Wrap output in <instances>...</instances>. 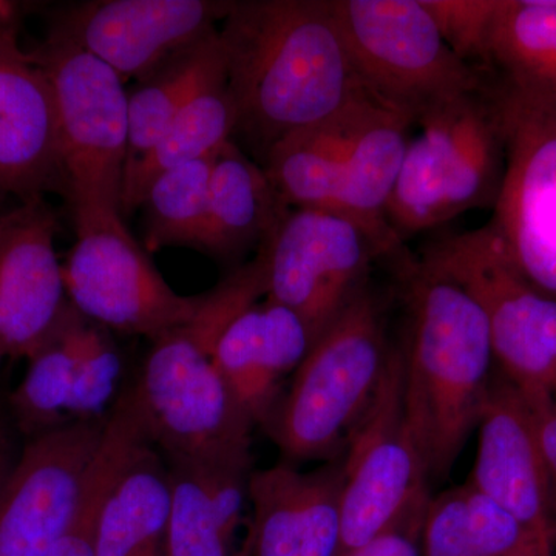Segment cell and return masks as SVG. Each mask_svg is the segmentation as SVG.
I'll return each mask as SVG.
<instances>
[{
    "label": "cell",
    "mask_w": 556,
    "mask_h": 556,
    "mask_svg": "<svg viewBox=\"0 0 556 556\" xmlns=\"http://www.w3.org/2000/svg\"><path fill=\"white\" fill-rule=\"evenodd\" d=\"M237 130L268 155L368 93L332 0L233 2L219 31Z\"/></svg>",
    "instance_id": "6da1fadb"
},
{
    "label": "cell",
    "mask_w": 556,
    "mask_h": 556,
    "mask_svg": "<svg viewBox=\"0 0 556 556\" xmlns=\"http://www.w3.org/2000/svg\"><path fill=\"white\" fill-rule=\"evenodd\" d=\"M408 305L405 402L430 478L453 467L478 426L495 364L473 295L426 257L399 258Z\"/></svg>",
    "instance_id": "7a4b0ae2"
},
{
    "label": "cell",
    "mask_w": 556,
    "mask_h": 556,
    "mask_svg": "<svg viewBox=\"0 0 556 556\" xmlns=\"http://www.w3.org/2000/svg\"><path fill=\"white\" fill-rule=\"evenodd\" d=\"M415 124L365 93L331 118L278 142L265 159L281 203L334 212L368 230L388 257L404 243L387 222V206Z\"/></svg>",
    "instance_id": "3957f363"
},
{
    "label": "cell",
    "mask_w": 556,
    "mask_h": 556,
    "mask_svg": "<svg viewBox=\"0 0 556 556\" xmlns=\"http://www.w3.org/2000/svg\"><path fill=\"white\" fill-rule=\"evenodd\" d=\"M417 127L387 206L388 225L402 243L464 212L495 207L506 172L503 109L489 79Z\"/></svg>",
    "instance_id": "277c9868"
},
{
    "label": "cell",
    "mask_w": 556,
    "mask_h": 556,
    "mask_svg": "<svg viewBox=\"0 0 556 556\" xmlns=\"http://www.w3.org/2000/svg\"><path fill=\"white\" fill-rule=\"evenodd\" d=\"M393 346L368 285L311 346L266 428L289 463L332 459L367 412Z\"/></svg>",
    "instance_id": "5b68a950"
},
{
    "label": "cell",
    "mask_w": 556,
    "mask_h": 556,
    "mask_svg": "<svg viewBox=\"0 0 556 556\" xmlns=\"http://www.w3.org/2000/svg\"><path fill=\"white\" fill-rule=\"evenodd\" d=\"M131 390L153 445L170 467L251 471L254 422L182 325L152 340Z\"/></svg>",
    "instance_id": "8992f818"
},
{
    "label": "cell",
    "mask_w": 556,
    "mask_h": 556,
    "mask_svg": "<svg viewBox=\"0 0 556 556\" xmlns=\"http://www.w3.org/2000/svg\"><path fill=\"white\" fill-rule=\"evenodd\" d=\"M53 91L62 190L73 212H121L129 152V93L105 62L60 31L30 53Z\"/></svg>",
    "instance_id": "52a82bcc"
},
{
    "label": "cell",
    "mask_w": 556,
    "mask_h": 556,
    "mask_svg": "<svg viewBox=\"0 0 556 556\" xmlns=\"http://www.w3.org/2000/svg\"><path fill=\"white\" fill-rule=\"evenodd\" d=\"M422 257L459 281L477 300L501 375L533 407L554 402L556 300L521 273L493 223L434 241Z\"/></svg>",
    "instance_id": "ba28073f"
},
{
    "label": "cell",
    "mask_w": 556,
    "mask_h": 556,
    "mask_svg": "<svg viewBox=\"0 0 556 556\" xmlns=\"http://www.w3.org/2000/svg\"><path fill=\"white\" fill-rule=\"evenodd\" d=\"M369 94L415 126L485 76L450 49L422 0H332Z\"/></svg>",
    "instance_id": "9c48e42d"
},
{
    "label": "cell",
    "mask_w": 556,
    "mask_h": 556,
    "mask_svg": "<svg viewBox=\"0 0 556 556\" xmlns=\"http://www.w3.org/2000/svg\"><path fill=\"white\" fill-rule=\"evenodd\" d=\"M76 243L62 265L68 302L109 331L155 340L188 324L201 298L167 285L113 211L75 214Z\"/></svg>",
    "instance_id": "30bf717a"
},
{
    "label": "cell",
    "mask_w": 556,
    "mask_h": 556,
    "mask_svg": "<svg viewBox=\"0 0 556 556\" xmlns=\"http://www.w3.org/2000/svg\"><path fill=\"white\" fill-rule=\"evenodd\" d=\"M345 452L340 460V552L361 546L430 493L426 456L408 420L402 350L393 348L382 382L348 437Z\"/></svg>",
    "instance_id": "8fae6325"
},
{
    "label": "cell",
    "mask_w": 556,
    "mask_h": 556,
    "mask_svg": "<svg viewBox=\"0 0 556 556\" xmlns=\"http://www.w3.org/2000/svg\"><path fill=\"white\" fill-rule=\"evenodd\" d=\"M266 299L294 311L316 340L369 285L388 257L358 223L318 208H288L260 248Z\"/></svg>",
    "instance_id": "7c38bea8"
},
{
    "label": "cell",
    "mask_w": 556,
    "mask_h": 556,
    "mask_svg": "<svg viewBox=\"0 0 556 556\" xmlns=\"http://www.w3.org/2000/svg\"><path fill=\"white\" fill-rule=\"evenodd\" d=\"M495 87L506 172L492 223L518 268L556 300V98Z\"/></svg>",
    "instance_id": "4fadbf2b"
},
{
    "label": "cell",
    "mask_w": 556,
    "mask_h": 556,
    "mask_svg": "<svg viewBox=\"0 0 556 556\" xmlns=\"http://www.w3.org/2000/svg\"><path fill=\"white\" fill-rule=\"evenodd\" d=\"M108 422L28 439L0 490V556H49L78 511Z\"/></svg>",
    "instance_id": "5bb4252c"
},
{
    "label": "cell",
    "mask_w": 556,
    "mask_h": 556,
    "mask_svg": "<svg viewBox=\"0 0 556 556\" xmlns=\"http://www.w3.org/2000/svg\"><path fill=\"white\" fill-rule=\"evenodd\" d=\"M233 2L100 0L70 7L51 28L115 70L146 78L163 62L217 31Z\"/></svg>",
    "instance_id": "9a60e30c"
},
{
    "label": "cell",
    "mask_w": 556,
    "mask_h": 556,
    "mask_svg": "<svg viewBox=\"0 0 556 556\" xmlns=\"http://www.w3.org/2000/svg\"><path fill=\"white\" fill-rule=\"evenodd\" d=\"M56 230V214L42 197L0 212L2 358L30 356L67 306Z\"/></svg>",
    "instance_id": "2e32d148"
},
{
    "label": "cell",
    "mask_w": 556,
    "mask_h": 556,
    "mask_svg": "<svg viewBox=\"0 0 556 556\" xmlns=\"http://www.w3.org/2000/svg\"><path fill=\"white\" fill-rule=\"evenodd\" d=\"M477 428V459L468 484L527 532L551 536L536 408L500 372L490 382Z\"/></svg>",
    "instance_id": "e0dca14e"
},
{
    "label": "cell",
    "mask_w": 556,
    "mask_h": 556,
    "mask_svg": "<svg viewBox=\"0 0 556 556\" xmlns=\"http://www.w3.org/2000/svg\"><path fill=\"white\" fill-rule=\"evenodd\" d=\"M62 189L60 131L53 91L42 68L0 27V199L21 201Z\"/></svg>",
    "instance_id": "ac0fdd59"
},
{
    "label": "cell",
    "mask_w": 556,
    "mask_h": 556,
    "mask_svg": "<svg viewBox=\"0 0 556 556\" xmlns=\"http://www.w3.org/2000/svg\"><path fill=\"white\" fill-rule=\"evenodd\" d=\"M248 556H338L342 463L302 471L291 464L251 471Z\"/></svg>",
    "instance_id": "d6986e66"
},
{
    "label": "cell",
    "mask_w": 556,
    "mask_h": 556,
    "mask_svg": "<svg viewBox=\"0 0 556 556\" xmlns=\"http://www.w3.org/2000/svg\"><path fill=\"white\" fill-rule=\"evenodd\" d=\"M313 343L309 328L294 311L265 298L223 332L212 361L254 426L266 427L283 380L294 375Z\"/></svg>",
    "instance_id": "ffe728a7"
},
{
    "label": "cell",
    "mask_w": 556,
    "mask_h": 556,
    "mask_svg": "<svg viewBox=\"0 0 556 556\" xmlns=\"http://www.w3.org/2000/svg\"><path fill=\"white\" fill-rule=\"evenodd\" d=\"M170 508V471L148 439L105 490L94 529L97 556H164Z\"/></svg>",
    "instance_id": "44dd1931"
},
{
    "label": "cell",
    "mask_w": 556,
    "mask_h": 556,
    "mask_svg": "<svg viewBox=\"0 0 556 556\" xmlns=\"http://www.w3.org/2000/svg\"><path fill=\"white\" fill-rule=\"evenodd\" d=\"M265 167L244 155L229 139L215 156L208 186L203 251L239 258L263 247L288 212Z\"/></svg>",
    "instance_id": "7402d4cb"
},
{
    "label": "cell",
    "mask_w": 556,
    "mask_h": 556,
    "mask_svg": "<svg viewBox=\"0 0 556 556\" xmlns=\"http://www.w3.org/2000/svg\"><path fill=\"white\" fill-rule=\"evenodd\" d=\"M482 75L506 90L556 98V0H497Z\"/></svg>",
    "instance_id": "603a6c76"
},
{
    "label": "cell",
    "mask_w": 556,
    "mask_h": 556,
    "mask_svg": "<svg viewBox=\"0 0 556 556\" xmlns=\"http://www.w3.org/2000/svg\"><path fill=\"white\" fill-rule=\"evenodd\" d=\"M228 83V62L219 31L169 58L129 94L127 166L148 152L190 102Z\"/></svg>",
    "instance_id": "cb8c5ba5"
},
{
    "label": "cell",
    "mask_w": 556,
    "mask_h": 556,
    "mask_svg": "<svg viewBox=\"0 0 556 556\" xmlns=\"http://www.w3.org/2000/svg\"><path fill=\"white\" fill-rule=\"evenodd\" d=\"M87 325L89 318L68 302L49 334L27 357V372L9 399L11 420L27 441L70 426L68 409L78 383Z\"/></svg>",
    "instance_id": "d4e9b609"
},
{
    "label": "cell",
    "mask_w": 556,
    "mask_h": 556,
    "mask_svg": "<svg viewBox=\"0 0 556 556\" xmlns=\"http://www.w3.org/2000/svg\"><path fill=\"white\" fill-rule=\"evenodd\" d=\"M237 131V109L228 83L201 94L172 121L159 141L124 172L121 212L141 206L153 179L215 155Z\"/></svg>",
    "instance_id": "484cf974"
},
{
    "label": "cell",
    "mask_w": 556,
    "mask_h": 556,
    "mask_svg": "<svg viewBox=\"0 0 556 556\" xmlns=\"http://www.w3.org/2000/svg\"><path fill=\"white\" fill-rule=\"evenodd\" d=\"M530 535L536 533L466 482L428 500L420 556H508Z\"/></svg>",
    "instance_id": "4316f807"
},
{
    "label": "cell",
    "mask_w": 556,
    "mask_h": 556,
    "mask_svg": "<svg viewBox=\"0 0 556 556\" xmlns=\"http://www.w3.org/2000/svg\"><path fill=\"white\" fill-rule=\"evenodd\" d=\"M218 153V152H217ZM193 161L153 179L141 206L146 211V248H203L208 186L215 156Z\"/></svg>",
    "instance_id": "83f0119b"
},
{
    "label": "cell",
    "mask_w": 556,
    "mask_h": 556,
    "mask_svg": "<svg viewBox=\"0 0 556 556\" xmlns=\"http://www.w3.org/2000/svg\"><path fill=\"white\" fill-rule=\"evenodd\" d=\"M172 508L164 556L233 555L206 489L185 468L170 467Z\"/></svg>",
    "instance_id": "f1b7e54d"
},
{
    "label": "cell",
    "mask_w": 556,
    "mask_h": 556,
    "mask_svg": "<svg viewBox=\"0 0 556 556\" xmlns=\"http://www.w3.org/2000/svg\"><path fill=\"white\" fill-rule=\"evenodd\" d=\"M497 0H422L445 43L482 73L490 24Z\"/></svg>",
    "instance_id": "f546056e"
},
{
    "label": "cell",
    "mask_w": 556,
    "mask_h": 556,
    "mask_svg": "<svg viewBox=\"0 0 556 556\" xmlns=\"http://www.w3.org/2000/svg\"><path fill=\"white\" fill-rule=\"evenodd\" d=\"M430 496L428 493L419 497L396 521L361 546L348 548L338 556H420L424 517Z\"/></svg>",
    "instance_id": "4dcf8cb0"
},
{
    "label": "cell",
    "mask_w": 556,
    "mask_h": 556,
    "mask_svg": "<svg viewBox=\"0 0 556 556\" xmlns=\"http://www.w3.org/2000/svg\"><path fill=\"white\" fill-rule=\"evenodd\" d=\"M538 434L547 482L548 532L556 546V404L536 408Z\"/></svg>",
    "instance_id": "1f68e13d"
},
{
    "label": "cell",
    "mask_w": 556,
    "mask_h": 556,
    "mask_svg": "<svg viewBox=\"0 0 556 556\" xmlns=\"http://www.w3.org/2000/svg\"><path fill=\"white\" fill-rule=\"evenodd\" d=\"M508 556H555V543L546 533H536Z\"/></svg>",
    "instance_id": "d6a6232c"
},
{
    "label": "cell",
    "mask_w": 556,
    "mask_h": 556,
    "mask_svg": "<svg viewBox=\"0 0 556 556\" xmlns=\"http://www.w3.org/2000/svg\"><path fill=\"white\" fill-rule=\"evenodd\" d=\"M13 442H11L9 430L0 422V490L9 478L11 468L16 463Z\"/></svg>",
    "instance_id": "836d02e7"
},
{
    "label": "cell",
    "mask_w": 556,
    "mask_h": 556,
    "mask_svg": "<svg viewBox=\"0 0 556 556\" xmlns=\"http://www.w3.org/2000/svg\"><path fill=\"white\" fill-rule=\"evenodd\" d=\"M14 10H16V7H14L13 3L0 2V27L7 24H13Z\"/></svg>",
    "instance_id": "e575fe53"
},
{
    "label": "cell",
    "mask_w": 556,
    "mask_h": 556,
    "mask_svg": "<svg viewBox=\"0 0 556 556\" xmlns=\"http://www.w3.org/2000/svg\"><path fill=\"white\" fill-rule=\"evenodd\" d=\"M554 402L556 404V390H555V394H554Z\"/></svg>",
    "instance_id": "d590c367"
},
{
    "label": "cell",
    "mask_w": 556,
    "mask_h": 556,
    "mask_svg": "<svg viewBox=\"0 0 556 556\" xmlns=\"http://www.w3.org/2000/svg\"><path fill=\"white\" fill-rule=\"evenodd\" d=\"M2 361H3V358H2V357H0V365H2Z\"/></svg>",
    "instance_id": "8d00e7d4"
},
{
    "label": "cell",
    "mask_w": 556,
    "mask_h": 556,
    "mask_svg": "<svg viewBox=\"0 0 556 556\" xmlns=\"http://www.w3.org/2000/svg\"><path fill=\"white\" fill-rule=\"evenodd\" d=\"M0 212H2V211H0Z\"/></svg>",
    "instance_id": "74e56055"
}]
</instances>
